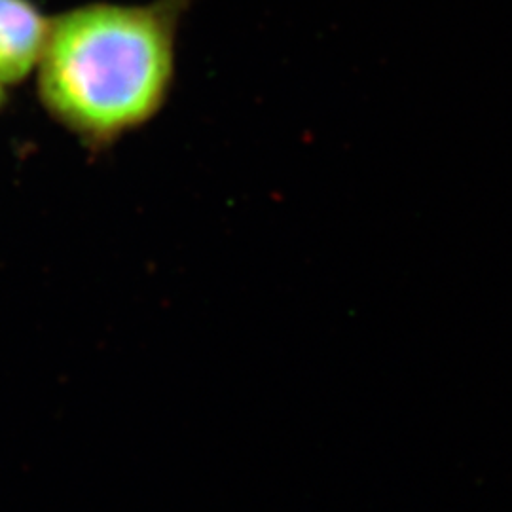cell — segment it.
<instances>
[{"instance_id":"obj_3","label":"cell","mask_w":512,"mask_h":512,"mask_svg":"<svg viewBox=\"0 0 512 512\" xmlns=\"http://www.w3.org/2000/svg\"><path fill=\"white\" fill-rule=\"evenodd\" d=\"M2 103H4V86L0 84V107H2Z\"/></svg>"},{"instance_id":"obj_1","label":"cell","mask_w":512,"mask_h":512,"mask_svg":"<svg viewBox=\"0 0 512 512\" xmlns=\"http://www.w3.org/2000/svg\"><path fill=\"white\" fill-rule=\"evenodd\" d=\"M190 0L90 2L52 19L37 67L40 103L93 152L164 109Z\"/></svg>"},{"instance_id":"obj_2","label":"cell","mask_w":512,"mask_h":512,"mask_svg":"<svg viewBox=\"0 0 512 512\" xmlns=\"http://www.w3.org/2000/svg\"><path fill=\"white\" fill-rule=\"evenodd\" d=\"M52 19L33 0H0V84L14 86L37 71Z\"/></svg>"}]
</instances>
